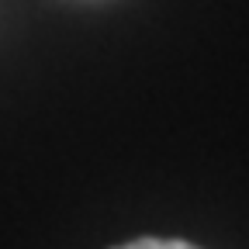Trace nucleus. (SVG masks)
I'll return each mask as SVG.
<instances>
[{
    "instance_id": "f257e3e1",
    "label": "nucleus",
    "mask_w": 249,
    "mask_h": 249,
    "mask_svg": "<svg viewBox=\"0 0 249 249\" xmlns=\"http://www.w3.org/2000/svg\"><path fill=\"white\" fill-rule=\"evenodd\" d=\"M114 249H197L194 242H183V239H135V242H124Z\"/></svg>"
}]
</instances>
